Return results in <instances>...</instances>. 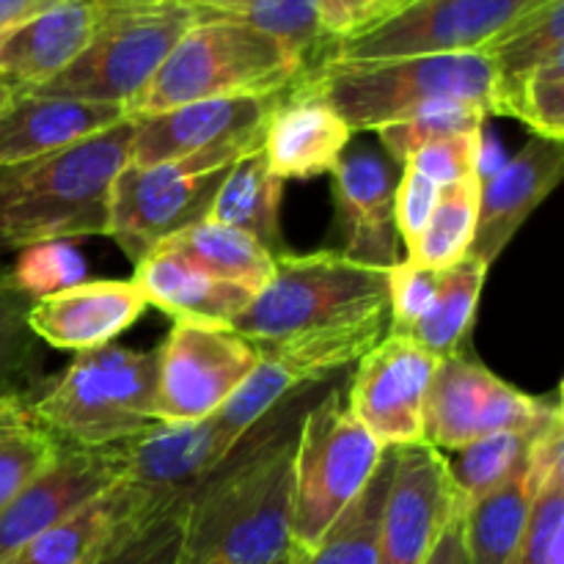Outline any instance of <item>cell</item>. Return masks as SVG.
Masks as SVG:
<instances>
[{"label":"cell","mask_w":564,"mask_h":564,"mask_svg":"<svg viewBox=\"0 0 564 564\" xmlns=\"http://www.w3.org/2000/svg\"><path fill=\"white\" fill-rule=\"evenodd\" d=\"M229 328L297 383H319L389 334L386 270L339 251H281L268 284Z\"/></svg>","instance_id":"6da1fadb"},{"label":"cell","mask_w":564,"mask_h":564,"mask_svg":"<svg viewBox=\"0 0 564 564\" xmlns=\"http://www.w3.org/2000/svg\"><path fill=\"white\" fill-rule=\"evenodd\" d=\"M290 422L248 435L185 501L176 564H286L290 556Z\"/></svg>","instance_id":"7a4b0ae2"},{"label":"cell","mask_w":564,"mask_h":564,"mask_svg":"<svg viewBox=\"0 0 564 564\" xmlns=\"http://www.w3.org/2000/svg\"><path fill=\"white\" fill-rule=\"evenodd\" d=\"M132 119L28 163L0 169V257L39 242L108 237L110 182L127 165Z\"/></svg>","instance_id":"3957f363"},{"label":"cell","mask_w":564,"mask_h":564,"mask_svg":"<svg viewBox=\"0 0 564 564\" xmlns=\"http://www.w3.org/2000/svg\"><path fill=\"white\" fill-rule=\"evenodd\" d=\"M158 352L105 345L77 352L66 372L39 386L28 413L61 446L108 449L158 427Z\"/></svg>","instance_id":"277c9868"},{"label":"cell","mask_w":564,"mask_h":564,"mask_svg":"<svg viewBox=\"0 0 564 564\" xmlns=\"http://www.w3.org/2000/svg\"><path fill=\"white\" fill-rule=\"evenodd\" d=\"M306 69V61L279 39L246 22L198 14L124 113L141 119L204 99L268 97L284 91Z\"/></svg>","instance_id":"5b68a950"},{"label":"cell","mask_w":564,"mask_h":564,"mask_svg":"<svg viewBox=\"0 0 564 564\" xmlns=\"http://www.w3.org/2000/svg\"><path fill=\"white\" fill-rule=\"evenodd\" d=\"M308 77L352 132H378L441 99L496 113V69L485 53L413 55L389 61H323Z\"/></svg>","instance_id":"8992f818"},{"label":"cell","mask_w":564,"mask_h":564,"mask_svg":"<svg viewBox=\"0 0 564 564\" xmlns=\"http://www.w3.org/2000/svg\"><path fill=\"white\" fill-rule=\"evenodd\" d=\"M94 33L77 58L42 86V97L127 108L198 20L187 0H91Z\"/></svg>","instance_id":"52a82bcc"},{"label":"cell","mask_w":564,"mask_h":564,"mask_svg":"<svg viewBox=\"0 0 564 564\" xmlns=\"http://www.w3.org/2000/svg\"><path fill=\"white\" fill-rule=\"evenodd\" d=\"M386 446L330 391L297 424L292 449L290 543L312 549L336 518L358 499L386 457Z\"/></svg>","instance_id":"ba28073f"},{"label":"cell","mask_w":564,"mask_h":564,"mask_svg":"<svg viewBox=\"0 0 564 564\" xmlns=\"http://www.w3.org/2000/svg\"><path fill=\"white\" fill-rule=\"evenodd\" d=\"M259 147L262 138L149 169L124 165L110 182L108 237L138 264L165 240L207 220L226 171Z\"/></svg>","instance_id":"9c48e42d"},{"label":"cell","mask_w":564,"mask_h":564,"mask_svg":"<svg viewBox=\"0 0 564 564\" xmlns=\"http://www.w3.org/2000/svg\"><path fill=\"white\" fill-rule=\"evenodd\" d=\"M545 0H405L375 25L330 44L325 61H389L482 53Z\"/></svg>","instance_id":"30bf717a"},{"label":"cell","mask_w":564,"mask_h":564,"mask_svg":"<svg viewBox=\"0 0 564 564\" xmlns=\"http://www.w3.org/2000/svg\"><path fill=\"white\" fill-rule=\"evenodd\" d=\"M560 405V391L551 397L527 394L471 352L438 358L424 400V444L455 452L496 433H527Z\"/></svg>","instance_id":"8fae6325"},{"label":"cell","mask_w":564,"mask_h":564,"mask_svg":"<svg viewBox=\"0 0 564 564\" xmlns=\"http://www.w3.org/2000/svg\"><path fill=\"white\" fill-rule=\"evenodd\" d=\"M257 364V347L229 325L174 323L158 350V422H204L240 389Z\"/></svg>","instance_id":"7c38bea8"},{"label":"cell","mask_w":564,"mask_h":564,"mask_svg":"<svg viewBox=\"0 0 564 564\" xmlns=\"http://www.w3.org/2000/svg\"><path fill=\"white\" fill-rule=\"evenodd\" d=\"M438 358L408 336L386 334L358 361L347 411L386 449L424 441V400Z\"/></svg>","instance_id":"4fadbf2b"},{"label":"cell","mask_w":564,"mask_h":564,"mask_svg":"<svg viewBox=\"0 0 564 564\" xmlns=\"http://www.w3.org/2000/svg\"><path fill=\"white\" fill-rule=\"evenodd\" d=\"M391 482L378 527V564H424L457 510L444 452L430 444L394 446Z\"/></svg>","instance_id":"5bb4252c"},{"label":"cell","mask_w":564,"mask_h":564,"mask_svg":"<svg viewBox=\"0 0 564 564\" xmlns=\"http://www.w3.org/2000/svg\"><path fill=\"white\" fill-rule=\"evenodd\" d=\"M402 169L380 147L345 149L334 182L339 253L369 268L389 270L400 262V231L394 220V193Z\"/></svg>","instance_id":"9a60e30c"},{"label":"cell","mask_w":564,"mask_h":564,"mask_svg":"<svg viewBox=\"0 0 564 564\" xmlns=\"http://www.w3.org/2000/svg\"><path fill=\"white\" fill-rule=\"evenodd\" d=\"M121 482L135 501L138 518H152L187 501L196 485L229 457L213 422L163 424L121 444Z\"/></svg>","instance_id":"2e32d148"},{"label":"cell","mask_w":564,"mask_h":564,"mask_svg":"<svg viewBox=\"0 0 564 564\" xmlns=\"http://www.w3.org/2000/svg\"><path fill=\"white\" fill-rule=\"evenodd\" d=\"M279 94L204 99V102L132 119L127 165L149 169V165L207 152V149L259 141L264 138V121Z\"/></svg>","instance_id":"e0dca14e"},{"label":"cell","mask_w":564,"mask_h":564,"mask_svg":"<svg viewBox=\"0 0 564 564\" xmlns=\"http://www.w3.org/2000/svg\"><path fill=\"white\" fill-rule=\"evenodd\" d=\"M124 471L121 446L80 449L61 446L55 460L0 512V562L17 549L69 518L102 490H108Z\"/></svg>","instance_id":"ac0fdd59"},{"label":"cell","mask_w":564,"mask_h":564,"mask_svg":"<svg viewBox=\"0 0 564 564\" xmlns=\"http://www.w3.org/2000/svg\"><path fill=\"white\" fill-rule=\"evenodd\" d=\"M350 138L347 121L330 108L308 72H303L275 97L264 121L262 152L281 182L312 180L336 169Z\"/></svg>","instance_id":"d6986e66"},{"label":"cell","mask_w":564,"mask_h":564,"mask_svg":"<svg viewBox=\"0 0 564 564\" xmlns=\"http://www.w3.org/2000/svg\"><path fill=\"white\" fill-rule=\"evenodd\" d=\"M564 174V141L532 135L516 158L507 160L479 185L477 231L468 257L490 268L529 215L549 198Z\"/></svg>","instance_id":"ffe728a7"},{"label":"cell","mask_w":564,"mask_h":564,"mask_svg":"<svg viewBox=\"0 0 564 564\" xmlns=\"http://www.w3.org/2000/svg\"><path fill=\"white\" fill-rule=\"evenodd\" d=\"M147 312V301L130 281H83L55 295L31 301L28 325L42 345L86 352L113 345Z\"/></svg>","instance_id":"44dd1931"},{"label":"cell","mask_w":564,"mask_h":564,"mask_svg":"<svg viewBox=\"0 0 564 564\" xmlns=\"http://www.w3.org/2000/svg\"><path fill=\"white\" fill-rule=\"evenodd\" d=\"M124 119L119 105L20 91L0 110V169L64 152Z\"/></svg>","instance_id":"7402d4cb"},{"label":"cell","mask_w":564,"mask_h":564,"mask_svg":"<svg viewBox=\"0 0 564 564\" xmlns=\"http://www.w3.org/2000/svg\"><path fill=\"white\" fill-rule=\"evenodd\" d=\"M94 33L91 0H58L0 31V75L42 86L77 58Z\"/></svg>","instance_id":"603a6c76"},{"label":"cell","mask_w":564,"mask_h":564,"mask_svg":"<svg viewBox=\"0 0 564 564\" xmlns=\"http://www.w3.org/2000/svg\"><path fill=\"white\" fill-rule=\"evenodd\" d=\"M132 284L147 306L160 308L174 323L229 325L253 297L242 286L202 273L165 246H158L135 264Z\"/></svg>","instance_id":"cb8c5ba5"},{"label":"cell","mask_w":564,"mask_h":564,"mask_svg":"<svg viewBox=\"0 0 564 564\" xmlns=\"http://www.w3.org/2000/svg\"><path fill=\"white\" fill-rule=\"evenodd\" d=\"M141 521L147 518H138L130 490L116 479L97 499L28 540L0 564H97L124 529Z\"/></svg>","instance_id":"d4e9b609"},{"label":"cell","mask_w":564,"mask_h":564,"mask_svg":"<svg viewBox=\"0 0 564 564\" xmlns=\"http://www.w3.org/2000/svg\"><path fill=\"white\" fill-rule=\"evenodd\" d=\"M281 193H284V182L270 171L268 158L259 147L242 154L226 171L207 220L253 237L279 257L284 251L281 248Z\"/></svg>","instance_id":"484cf974"},{"label":"cell","mask_w":564,"mask_h":564,"mask_svg":"<svg viewBox=\"0 0 564 564\" xmlns=\"http://www.w3.org/2000/svg\"><path fill=\"white\" fill-rule=\"evenodd\" d=\"M163 246L202 273L242 286L253 295L268 284L275 270V253H270L262 242L215 220H202Z\"/></svg>","instance_id":"4316f807"},{"label":"cell","mask_w":564,"mask_h":564,"mask_svg":"<svg viewBox=\"0 0 564 564\" xmlns=\"http://www.w3.org/2000/svg\"><path fill=\"white\" fill-rule=\"evenodd\" d=\"M391 466H394V452L389 449L367 488L336 518L334 527L312 549L290 545L286 564H378L380 510L391 482Z\"/></svg>","instance_id":"83f0119b"},{"label":"cell","mask_w":564,"mask_h":564,"mask_svg":"<svg viewBox=\"0 0 564 564\" xmlns=\"http://www.w3.org/2000/svg\"><path fill=\"white\" fill-rule=\"evenodd\" d=\"M534 490L529 488L527 468L494 494L482 496L463 510V543L468 564H505L516 554L529 516Z\"/></svg>","instance_id":"f1b7e54d"},{"label":"cell","mask_w":564,"mask_h":564,"mask_svg":"<svg viewBox=\"0 0 564 564\" xmlns=\"http://www.w3.org/2000/svg\"><path fill=\"white\" fill-rule=\"evenodd\" d=\"M488 270V264L474 257H466L463 262L446 268L435 306L430 308L427 317L416 325V330L408 339L433 352L435 358L468 352Z\"/></svg>","instance_id":"f546056e"},{"label":"cell","mask_w":564,"mask_h":564,"mask_svg":"<svg viewBox=\"0 0 564 564\" xmlns=\"http://www.w3.org/2000/svg\"><path fill=\"white\" fill-rule=\"evenodd\" d=\"M496 69V94L564 55V0H545L482 50Z\"/></svg>","instance_id":"4dcf8cb0"},{"label":"cell","mask_w":564,"mask_h":564,"mask_svg":"<svg viewBox=\"0 0 564 564\" xmlns=\"http://www.w3.org/2000/svg\"><path fill=\"white\" fill-rule=\"evenodd\" d=\"M534 433H538V427L527 430V433H496L449 452V457L444 455L446 471H449L463 510L482 496L499 490L501 485H507L527 468Z\"/></svg>","instance_id":"1f68e13d"},{"label":"cell","mask_w":564,"mask_h":564,"mask_svg":"<svg viewBox=\"0 0 564 564\" xmlns=\"http://www.w3.org/2000/svg\"><path fill=\"white\" fill-rule=\"evenodd\" d=\"M479 185H482V176L441 187V198L430 215L427 226L416 237V242L405 248L408 262L446 270L468 257L474 231H477Z\"/></svg>","instance_id":"d6a6232c"},{"label":"cell","mask_w":564,"mask_h":564,"mask_svg":"<svg viewBox=\"0 0 564 564\" xmlns=\"http://www.w3.org/2000/svg\"><path fill=\"white\" fill-rule=\"evenodd\" d=\"M31 297L11 284L9 273H0V405L28 402L44 383L42 341L28 325Z\"/></svg>","instance_id":"836d02e7"},{"label":"cell","mask_w":564,"mask_h":564,"mask_svg":"<svg viewBox=\"0 0 564 564\" xmlns=\"http://www.w3.org/2000/svg\"><path fill=\"white\" fill-rule=\"evenodd\" d=\"M297 389H306L303 383H297L284 367H279L275 361L268 358H259L257 369L242 380L240 389L218 408V411L209 416L218 441L224 444V449L235 452L275 408L284 405L286 397Z\"/></svg>","instance_id":"e575fe53"},{"label":"cell","mask_w":564,"mask_h":564,"mask_svg":"<svg viewBox=\"0 0 564 564\" xmlns=\"http://www.w3.org/2000/svg\"><path fill=\"white\" fill-rule=\"evenodd\" d=\"M61 444L44 433L25 402L0 405V512L55 460Z\"/></svg>","instance_id":"d590c367"},{"label":"cell","mask_w":564,"mask_h":564,"mask_svg":"<svg viewBox=\"0 0 564 564\" xmlns=\"http://www.w3.org/2000/svg\"><path fill=\"white\" fill-rule=\"evenodd\" d=\"M204 17H226V20L246 22V25L279 39L284 47L301 55L306 66L312 55H317V64H323V47L330 50V44H334L319 25L314 0H240L229 9Z\"/></svg>","instance_id":"8d00e7d4"},{"label":"cell","mask_w":564,"mask_h":564,"mask_svg":"<svg viewBox=\"0 0 564 564\" xmlns=\"http://www.w3.org/2000/svg\"><path fill=\"white\" fill-rule=\"evenodd\" d=\"M485 119H488V110L482 105L460 102V99H441V102H430L424 108L413 110L411 116L394 121V124L380 127L375 135H378L380 149L402 169L427 143L463 135V132L471 130H482Z\"/></svg>","instance_id":"74e56055"},{"label":"cell","mask_w":564,"mask_h":564,"mask_svg":"<svg viewBox=\"0 0 564 564\" xmlns=\"http://www.w3.org/2000/svg\"><path fill=\"white\" fill-rule=\"evenodd\" d=\"M496 113L523 121L532 135L564 141V55L499 88Z\"/></svg>","instance_id":"f35d334b"},{"label":"cell","mask_w":564,"mask_h":564,"mask_svg":"<svg viewBox=\"0 0 564 564\" xmlns=\"http://www.w3.org/2000/svg\"><path fill=\"white\" fill-rule=\"evenodd\" d=\"M11 284L25 292L31 301L55 295L86 281V259L72 242H39L17 253L14 268L9 270Z\"/></svg>","instance_id":"ab89813d"},{"label":"cell","mask_w":564,"mask_h":564,"mask_svg":"<svg viewBox=\"0 0 564 564\" xmlns=\"http://www.w3.org/2000/svg\"><path fill=\"white\" fill-rule=\"evenodd\" d=\"M185 501L124 529L97 564H176Z\"/></svg>","instance_id":"60d3db41"},{"label":"cell","mask_w":564,"mask_h":564,"mask_svg":"<svg viewBox=\"0 0 564 564\" xmlns=\"http://www.w3.org/2000/svg\"><path fill=\"white\" fill-rule=\"evenodd\" d=\"M444 270L422 268L408 259H400L386 270V286H389V334L411 336L435 306L441 292Z\"/></svg>","instance_id":"b9f144b4"},{"label":"cell","mask_w":564,"mask_h":564,"mask_svg":"<svg viewBox=\"0 0 564 564\" xmlns=\"http://www.w3.org/2000/svg\"><path fill=\"white\" fill-rule=\"evenodd\" d=\"M482 158L485 127L482 130H471L463 132V135H452L444 138V141L427 143L405 165L419 171L422 176H427L438 187H449L457 185V182L482 176Z\"/></svg>","instance_id":"7bdbcfd3"},{"label":"cell","mask_w":564,"mask_h":564,"mask_svg":"<svg viewBox=\"0 0 564 564\" xmlns=\"http://www.w3.org/2000/svg\"><path fill=\"white\" fill-rule=\"evenodd\" d=\"M505 564H564V479L538 494L527 532Z\"/></svg>","instance_id":"ee69618b"},{"label":"cell","mask_w":564,"mask_h":564,"mask_svg":"<svg viewBox=\"0 0 564 564\" xmlns=\"http://www.w3.org/2000/svg\"><path fill=\"white\" fill-rule=\"evenodd\" d=\"M438 198L441 187L435 185V182H430L427 176H422L419 171L402 165V174L394 193V220L397 231H400V240L405 242V248L413 246L416 237L422 235L430 215H433L435 204H438Z\"/></svg>","instance_id":"f6af8a7d"},{"label":"cell","mask_w":564,"mask_h":564,"mask_svg":"<svg viewBox=\"0 0 564 564\" xmlns=\"http://www.w3.org/2000/svg\"><path fill=\"white\" fill-rule=\"evenodd\" d=\"M314 3H317V17L325 36L330 42H339V39L352 36V33L383 20L405 0H314Z\"/></svg>","instance_id":"bcb514c9"},{"label":"cell","mask_w":564,"mask_h":564,"mask_svg":"<svg viewBox=\"0 0 564 564\" xmlns=\"http://www.w3.org/2000/svg\"><path fill=\"white\" fill-rule=\"evenodd\" d=\"M424 564H468L466 543H463V510H457L452 516V521L446 523L438 543L433 545V551H430Z\"/></svg>","instance_id":"7dc6e473"},{"label":"cell","mask_w":564,"mask_h":564,"mask_svg":"<svg viewBox=\"0 0 564 564\" xmlns=\"http://www.w3.org/2000/svg\"><path fill=\"white\" fill-rule=\"evenodd\" d=\"M53 3H58V0H0V31Z\"/></svg>","instance_id":"c3c4849f"},{"label":"cell","mask_w":564,"mask_h":564,"mask_svg":"<svg viewBox=\"0 0 564 564\" xmlns=\"http://www.w3.org/2000/svg\"><path fill=\"white\" fill-rule=\"evenodd\" d=\"M20 91H25V86H22V83H17L14 77H9V75H0V110H3L6 105H9Z\"/></svg>","instance_id":"681fc988"},{"label":"cell","mask_w":564,"mask_h":564,"mask_svg":"<svg viewBox=\"0 0 564 564\" xmlns=\"http://www.w3.org/2000/svg\"><path fill=\"white\" fill-rule=\"evenodd\" d=\"M187 3L196 6L198 14H215V11L229 9V6L240 3V0H187Z\"/></svg>","instance_id":"f907efd6"}]
</instances>
